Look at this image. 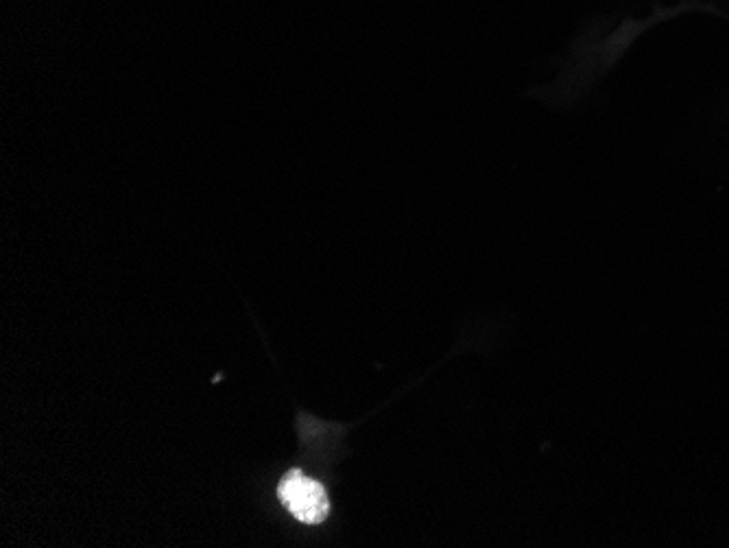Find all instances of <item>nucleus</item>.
<instances>
[{
	"label": "nucleus",
	"mask_w": 729,
	"mask_h": 548,
	"mask_svg": "<svg viewBox=\"0 0 729 548\" xmlns=\"http://www.w3.org/2000/svg\"><path fill=\"white\" fill-rule=\"evenodd\" d=\"M278 494L284 507L300 522L319 524L330 514L326 487L315 479H308L300 470H293L284 476L278 487Z\"/></svg>",
	"instance_id": "1"
}]
</instances>
